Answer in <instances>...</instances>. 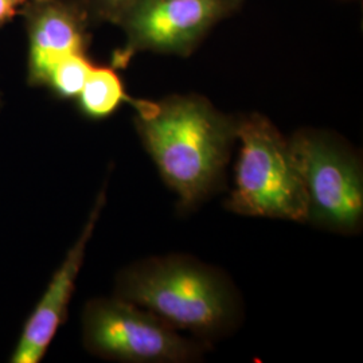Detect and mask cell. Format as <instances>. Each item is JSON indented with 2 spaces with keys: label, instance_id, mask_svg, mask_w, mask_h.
I'll return each mask as SVG.
<instances>
[{
  "label": "cell",
  "instance_id": "obj_1",
  "mask_svg": "<svg viewBox=\"0 0 363 363\" xmlns=\"http://www.w3.org/2000/svg\"><path fill=\"white\" fill-rule=\"evenodd\" d=\"M135 127L162 179L190 211L222 190L237 120L201 96L139 100Z\"/></svg>",
  "mask_w": 363,
  "mask_h": 363
},
{
  "label": "cell",
  "instance_id": "obj_2",
  "mask_svg": "<svg viewBox=\"0 0 363 363\" xmlns=\"http://www.w3.org/2000/svg\"><path fill=\"white\" fill-rule=\"evenodd\" d=\"M116 298L208 345L241 323L242 300L226 273L186 255L135 262L118 273Z\"/></svg>",
  "mask_w": 363,
  "mask_h": 363
},
{
  "label": "cell",
  "instance_id": "obj_3",
  "mask_svg": "<svg viewBox=\"0 0 363 363\" xmlns=\"http://www.w3.org/2000/svg\"><path fill=\"white\" fill-rule=\"evenodd\" d=\"M241 152L225 206L245 217L308 222V196L289 140L259 113L237 120Z\"/></svg>",
  "mask_w": 363,
  "mask_h": 363
},
{
  "label": "cell",
  "instance_id": "obj_4",
  "mask_svg": "<svg viewBox=\"0 0 363 363\" xmlns=\"http://www.w3.org/2000/svg\"><path fill=\"white\" fill-rule=\"evenodd\" d=\"M289 144L308 196V222L337 233H358L363 222L361 157L325 130H298Z\"/></svg>",
  "mask_w": 363,
  "mask_h": 363
},
{
  "label": "cell",
  "instance_id": "obj_5",
  "mask_svg": "<svg viewBox=\"0 0 363 363\" xmlns=\"http://www.w3.org/2000/svg\"><path fill=\"white\" fill-rule=\"evenodd\" d=\"M86 350L104 359L130 363H189L202 358L206 343L142 307L120 298L91 300L82 313Z\"/></svg>",
  "mask_w": 363,
  "mask_h": 363
},
{
  "label": "cell",
  "instance_id": "obj_6",
  "mask_svg": "<svg viewBox=\"0 0 363 363\" xmlns=\"http://www.w3.org/2000/svg\"><path fill=\"white\" fill-rule=\"evenodd\" d=\"M244 0H136L117 25L125 45L113 52L111 66L124 69L140 52L189 57L220 21Z\"/></svg>",
  "mask_w": 363,
  "mask_h": 363
},
{
  "label": "cell",
  "instance_id": "obj_7",
  "mask_svg": "<svg viewBox=\"0 0 363 363\" xmlns=\"http://www.w3.org/2000/svg\"><path fill=\"white\" fill-rule=\"evenodd\" d=\"M28 38L27 82L45 86L52 67L66 57L88 52L91 11L86 0H38L22 13Z\"/></svg>",
  "mask_w": 363,
  "mask_h": 363
},
{
  "label": "cell",
  "instance_id": "obj_8",
  "mask_svg": "<svg viewBox=\"0 0 363 363\" xmlns=\"http://www.w3.org/2000/svg\"><path fill=\"white\" fill-rule=\"evenodd\" d=\"M105 190V187L101 189L82 233L78 237L76 244L67 252L61 267L52 274L46 291L39 298L35 308L30 313L15 350L11 354L10 362H40L49 350L58 330L65 323L67 308L76 289V280L84 264L88 242L104 208Z\"/></svg>",
  "mask_w": 363,
  "mask_h": 363
},
{
  "label": "cell",
  "instance_id": "obj_9",
  "mask_svg": "<svg viewBox=\"0 0 363 363\" xmlns=\"http://www.w3.org/2000/svg\"><path fill=\"white\" fill-rule=\"evenodd\" d=\"M78 111L91 120L112 116L123 103L135 105L138 99L127 94L124 82L113 66H93L77 96Z\"/></svg>",
  "mask_w": 363,
  "mask_h": 363
},
{
  "label": "cell",
  "instance_id": "obj_10",
  "mask_svg": "<svg viewBox=\"0 0 363 363\" xmlns=\"http://www.w3.org/2000/svg\"><path fill=\"white\" fill-rule=\"evenodd\" d=\"M93 66L88 52L69 55L52 67L45 88L58 100H76Z\"/></svg>",
  "mask_w": 363,
  "mask_h": 363
},
{
  "label": "cell",
  "instance_id": "obj_11",
  "mask_svg": "<svg viewBox=\"0 0 363 363\" xmlns=\"http://www.w3.org/2000/svg\"><path fill=\"white\" fill-rule=\"evenodd\" d=\"M136 0H86L93 23L109 22L117 25Z\"/></svg>",
  "mask_w": 363,
  "mask_h": 363
},
{
  "label": "cell",
  "instance_id": "obj_12",
  "mask_svg": "<svg viewBox=\"0 0 363 363\" xmlns=\"http://www.w3.org/2000/svg\"><path fill=\"white\" fill-rule=\"evenodd\" d=\"M38 0H0V27L10 23L13 18L22 15L27 6Z\"/></svg>",
  "mask_w": 363,
  "mask_h": 363
}]
</instances>
